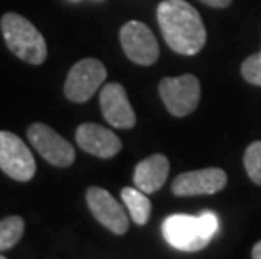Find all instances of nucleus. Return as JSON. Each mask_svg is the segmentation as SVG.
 I'll use <instances>...</instances> for the list:
<instances>
[{
  "mask_svg": "<svg viewBox=\"0 0 261 259\" xmlns=\"http://www.w3.org/2000/svg\"><path fill=\"white\" fill-rule=\"evenodd\" d=\"M157 20L172 51L194 56L205 44V27L201 15L186 0H164L157 7Z\"/></svg>",
  "mask_w": 261,
  "mask_h": 259,
  "instance_id": "nucleus-1",
  "label": "nucleus"
},
{
  "mask_svg": "<svg viewBox=\"0 0 261 259\" xmlns=\"http://www.w3.org/2000/svg\"><path fill=\"white\" fill-rule=\"evenodd\" d=\"M164 236L175 249L194 252L201 251L219 231V219L213 212H202L201 216H184L175 214L164 220Z\"/></svg>",
  "mask_w": 261,
  "mask_h": 259,
  "instance_id": "nucleus-2",
  "label": "nucleus"
},
{
  "mask_svg": "<svg viewBox=\"0 0 261 259\" xmlns=\"http://www.w3.org/2000/svg\"><path fill=\"white\" fill-rule=\"evenodd\" d=\"M4 39L7 47L19 59L39 66L47 57V44L36 25L19 14L7 12L0 20Z\"/></svg>",
  "mask_w": 261,
  "mask_h": 259,
  "instance_id": "nucleus-3",
  "label": "nucleus"
},
{
  "mask_svg": "<svg viewBox=\"0 0 261 259\" xmlns=\"http://www.w3.org/2000/svg\"><path fill=\"white\" fill-rule=\"evenodd\" d=\"M159 93L169 111L182 118L197 108L201 100V82L194 74L164 78L159 84Z\"/></svg>",
  "mask_w": 261,
  "mask_h": 259,
  "instance_id": "nucleus-4",
  "label": "nucleus"
},
{
  "mask_svg": "<svg viewBox=\"0 0 261 259\" xmlns=\"http://www.w3.org/2000/svg\"><path fill=\"white\" fill-rule=\"evenodd\" d=\"M107 79V68L101 61L86 57L69 69L64 82V95L73 103H86Z\"/></svg>",
  "mask_w": 261,
  "mask_h": 259,
  "instance_id": "nucleus-5",
  "label": "nucleus"
},
{
  "mask_svg": "<svg viewBox=\"0 0 261 259\" xmlns=\"http://www.w3.org/2000/svg\"><path fill=\"white\" fill-rule=\"evenodd\" d=\"M0 170L17 182H29L36 175V160L29 147L17 135L0 131Z\"/></svg>",
  "mask_w": 261,
  "mask_h": 259,
  "instance_id": "nucleus-6",
  "label": "nucleus"
},
{
  "mask_svg": "<svg viewBox=\"0 0 261 259\" xmlns=\"http://www.w3.org/2000/svg\"><path fill=\"white\" fill-rule=\"evenodd\" d=\"M27 138L31 145L46 162L54 167H71L76 160L74 147L68 140H64L58 131L44 123H34L27 128Z\"/></svg>",
  "mask_w": 261,
  "mask_h": 259,
  "instance_id": "nucleus-7",
  "label": "nucleus"
},
{
  "mask_svg": "<svg viewBox=\"0 0 261 259\" xmlns=\"http://www.w3.org/2000/svg\"><path fill=\"white\" fill-rule=\"evenodd\" d=\"M120 42L132 63L140 66H152L157 63L160 54L157 39L143 22H126L120 31Z\"/></svg>",
  "mask_w": 261,
  "mask_h": 259,
  "instance_id": "nucleus-8",
  "label": "nucleus"
},
{
  "mask_svg": "<svg viewBox=\"0 0 261 259\" xmlns=\"http://www.w3.org/2000/svg\"><path fill=\"white\" fill-rule=\"evenodd\" d=\"M227 175L223 168L209 167L180 174L172 182V194L177 197L213 195L226 187Z\"/></svg>",
  "mask_w": 261,
  "mask_h": 259,
  "instance_id": "nucleus-9",
  "label": "nucleus"
},
{
  "mask_svg": "<svg viewBox=\"0 0 261 259\" xmlns=\"http://www.w3.org/2000/svg\"><path fill=\"white\" fill-rule=\"evenodd\" d=\"M86 202L94 219L99 224L116 236L126 234L130 227L126 212L108 190L99 189V187H90L86 192Z\"/></svg>",
  "mask_w": 261,
  "mask_h": 259,
  "instance_id": "nucleus-10",
  "label": "nucleus"
},
{
  "mask_svg": "<svg viewBox=\"0 0 261 259\" xmlns=\"http://www.w3.org/2000/svg\"><path fill=\"white\" fill-rule=\"evenodd\" d=\"M99 106L105 120L113 128L130 130L137 123L135 111L126 96L125 88L118 82H108L101 88L99 93Z\"/></svg>",
  "mask_w": 261,
  "mask_h": 259,
  "instance_id": "nucleus-11",
  "label": "nucleus"
},
{
  "mask_svg": "<svg viewBox=\"0 0 261 259\" xmlns=\"http://www.w3.org/2000/svg\"><path fill=\"white\" fill-rule=\"evenodd\" d=\"M76 143L98 158H112L121 150V140L115 131L96 123H83L76 130Z\"/></svg>",
  "mask_w": 261,
  "mask_h": 259,
  "instance_id": "nucleus-12",
  "label": "nucleus"
},
{
  "mask_svg": "<svg viewBox=\"0 0 261 259\" xmlns=\"http://www.w3.org/2000/svg\"><path fill=\"white\" fill-rule=\"evenodd\" d=\"M169 170H170L169 158L162 155V153H155V155L147 157L137 165L133 182L145 194H155L167 182Z\"/></svg>",
  "mask_w": 261,
  "mask_h": 259,
  "instance_id": "nucleus-13",
  "label": "nucleus"
},
{
  "mask_svg": "<svg viewBox=\"0 0 261 259\" xmlns=\"http://www.w3.org/2000/svg\"><path fill=\"white\" fill-rule=\"evenodd\" d=\"M121 199L128 209L132 220L138 225H145L152 212V204L145 192H142L138 187H125L121 190Z\"/></svg>",
  "mask_w": 261,
  "mask_h": 259,
  "instance_id": "nucleus-14",
  "label": "nucleus"
},
{
  "mask_svg": "<svg viewBox=\"0 0 261 259\" xmlns=\"http://www.w3.org/2000/svg\"><path fill=\"white\" fill-rule=\"evenodd\" d=\"M24 229L25 222L20 216H9L0 220V252L12 249L22 239Z\"/></svg>",
  "mask_w": 261,
  "mask_h": 259,
  "instance_id": "nucleus-15",
  "label": "nucleus"
},
{
  "mask_svg": "<svg viewBox=\"0 0 261 259\" xmlns=\"http://www.w3.org/2000/svg\"><path fill=\"white\" fill-rule=\"evenodd\" d=\"M244 168L256 185H261V141H253L244 152Z\"/></svg>",
  "mask_w": 261,
  "mask_h": 259,
  "instance_id": "nucleus-16",
  "label": "nucleus"
},
{
  "mask_svg": "<svg viewBox=\"0 0 261 259\" xmlns=\"http://www.w3.org/2000/svg\"><path fill=\"white\" fill-rule=\"evenodd\" d=\"M241 74L249 84L261 86V51L243 61Z\"/></svg>",
  "mask_w": 261,
  "mask_h": 259,
  "instance_id": "nucleus-17",
  "label": "nucleus"
},
{
  "mask_svg": "<svg viewBox=\"0 0 261 259\" xmlns=\"http://www.w3.org/2000/svg\"><path fill=\"white\" fill-rule=\"evenodd\" d=\"M201 2L214 9H226V7H229L232 0H201Z\"/></svg>",
  "mask_w": 261,
  "mask_h": 259,
  "instance_id": "nucleus-18",
  "label": "nucleus"
},
{
  "mask_svg": "<svg viewBox=\"0 0 261 259\" xmlns=\"http://www.w3.org/2000/svg\"><path fill=\"white\" fill-rule=\"evenodd\" d=\"M251 256L254 259H261V241L258 242V244H254L253 251H251Z\"/></svg>",
  "mask_w": 261,
  "mask_h": 259,
  "instance_id": "nucleus-19",
  "label": "nucleus"
},
{
  "mask_svg": "<svg viewBox=\"0 0 261 259\" xmlns=\"http://www.w3.org/2000/svg\"><path fill=\"white\" fill-rule=\"evenodd\" d=\"M0 259H4V254H0Z\"/></svg>",
  "mask_w": 261,
  "mask_h": 259,
  "instance_id": "nucleus-20",
  "label": "nucleus"
}]
</instances>
